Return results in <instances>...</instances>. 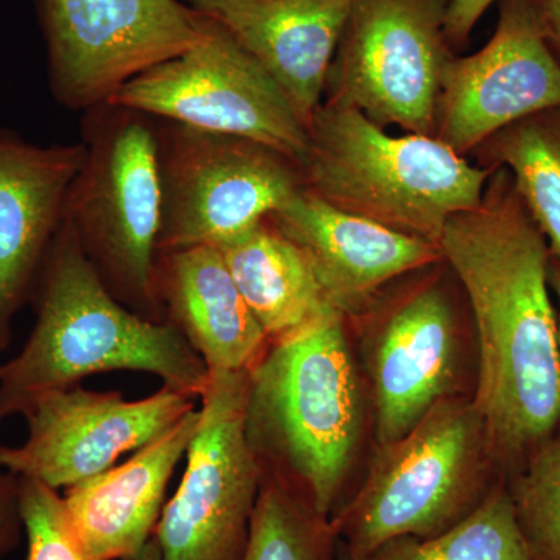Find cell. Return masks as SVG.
I'll list each match as a JSON object with an SVG mask.
<instances>
[{"instance_id":"cell-1","label":"cell","mask_w":560,"mask_h":560,"mask_svg":"<svg viewBox=\"0 0 560 560\" xmlns=\"http://www.w3.org/2000/svg\"><path fill=\"white\" fill-rule=\"evenodd\" d=\"M440 249L474 324L478 368L471 400L497 466L514 471L560 427L550 246L511 173L497 168L480 205L445 224Z\"/></svg>"},{"instance_id":"cell-2","label":"cell","mask_w":560,"mask_h":560,"mask_svg":"<svg viewBox=\"0 0 560 560\" xmlns=\"http://www.w3.org/2000/svg\"><path fill=\"white\" fill-rule=\"evenodd\" d=\"M36 320L16 357L0 366V422L47 390L113 371L156 375L165 388L200 397L210 374L173 324L143 318L105 285L62 219L33 291Z\"/></svg>"},{"instance_id":"cell-3","label":"cell","mask_w":560,"mask_h":560,"mask_svg":"<svg viewBox=\"0 0 560 560\" xmlns=\"http://www.w3.org/2000/svg\"><path fill=\"white\" fill-rule=\"evenodd\" d=\"M349 323L330 312L272 342L248 372L245 433L264 474L330 521L366 429Z\"/></svg>"},{"instance_id":"cell-4","label":"cell","mask_w":560,"mask_h":560,"mask_svg":"<svg viewBox=\"0 0 560 560\" xmlns=\"http://www.w3.org/2000/svg\"><path fill=\"white\" fill-rule=\"evenodd\" d=\"M301 164L320 200L440 246L445 224L477 208L493 172L431 136L389 135L359 109L323 101Z\"/></svg>"},{"instance_id":"cell-5","label":"cell","mask_w":560,"mask_h":560,"mask_svg":"<svg viewBox=\"0 0 560 560\" xmlns=\"http://www.w3.org/2000/svg\"><path fill=\"white\" fill-rule=\"evenodd\" d=\"M499 469L471 397L440 401L400 440L377 445L363 485L330 518L349 560L390 540L429 539L480 506Z\"/></svg>"},{"instance_id":"cell-6","label":"cell","mask_w":560,"mask_h":560,"mask_svg":"<svg viewBox=\"0 0 560 560\" xmlns=\"http://www.w3.org/2000/svg\"><path fill=\"white\" fill-rule=\"evenodd\" d=\"M153 121L117 106L88 110L86 160L65 219L114 298L143 318L165 323L156 289L162 183Z\"/></svg>"},{"instance_id":"cell-7","label":"cell","mask_w":560,"mask_h":560,"mask_svg":"<svg viewBox=\"0 0 560 560\" xmlns=\"http://www.w3.org/2000/svg\"><path fill=\"white\" fill-rule=\"evenodd\" d=\"M467 301L444 260L394 280L360 315L364 385L377 445L400 440L440 401L460 393Z\"/></svg>"},{"instance_id":"cell-8","label":"cell","mask_w":560,"mask_h":560,"mask_svg":"<svg viewBox=\"0 0 560 560\" xmlns=\"http://www.w3.org/2000/svg\"><path fill=\"white\" fill-rule=\"evenodd\" d=\"M158 124L160 254L220 248L305 189L300 165L264 143L173 121Z\"/></svg>"},{"instance_id":"cell-9","label":"cell","mask_w":560,"mask_h":560,"mask_svg":"<svg viewBox=\"0 0 560 560\" xmlns=\"http://www.w3.org/2000/svg\"><path fill=\"white\" fill-rule=\"evenodd\" d=\"M451 0H353L323 101L345 103L382 128L434 138L442 77L455 50Z\"/></svg>"},{"instance_id":"cell-10","label":"cell","mask_w":560,"mask_h":560,"mask_svg":"<svg viewBox=\"0 0 560 560\" xmlns=\"http://www.w3.org/2000/svg\"><path fill=\"white\" fill-rule=\"evenodd\" d=\"M106 105L197 130L256 140L302 164L307 127L267 70L206 18L197 46L127 81Z\"/></svg>"},{"instance_id":"cell-11","label":"cell","mask_w":560,"mask_h":560,"mask_svg":"<svg viewBox=\"0 0 560 560\" xmlns=\"http://www.w3.org/2000/svg\"><path fill=\"white\" fill-rule=\"evenodd\" d=\"M248 372H212L187 467L154 529L162 560H245L264 470L245 433Z\"/></svg>"},{"instance_id":"cell-12","label":"cell","mask_w":560,"mask_h":560,"mask_svg":"<svg viewBox=\"0 0 560 560\" xmlns=\"http://www.w3.org/2000/svg\"><path fill=\"white\" fill-rule=\"evenodd\" d=\"M55 101L106 105L127 81L191 49L206 18L179 0H38Z\"/></svg>"},{"instance_id":"cell-13","label":"cell","mask_w":560,"mask_h":560,"mask_svg":"<svg viewBox=\"0 0 560 560\" xmlns=\"http://www.w3.org/2000/svg\"><path fill=\"white\" fill-rule=\"evenodd\" d=\"M195 408V397L165 386L142 400L79 385L47 390L21 412L27 440L0 445V469L55 490L73 488L156 441Z\"/></svg>"},{"instance_id":"cell-14","label":"cell","mask_w":560,"mask_h":560,"mask_svg":"<svg viewBox=\"0 0 560 560\" xmlns=\"http://www.w3.org/2000/svg\"><path fill=\"white\" fill-rule=\"evenodd\" d=\"M560 106V61L552 54L534 0H500L489 43L453 55L442 77L434 138L460 156L514 121Z\"/></svg>"},{"instance_id":"cell-15","label":"cell","mask_w":560,"mask_h":560,"mask_svg":"<svg viewBox=\"0 0 560 560\" xmlns=\"http://www.w3.org/2000/svg\"><path fill=\"white\" fill-rule=\"evenodd\" d=\"M86 151L83 140L36 145L0 130V353L32 300Z\"/></svg>"},{"instance_id":"cell-16","label":"cell","mask_w":560,"mask_h":560,"mask_svg":"<svg viewBox=\"0 0 560 560\" xmlns=\"http://www.w3.org/2000/svg\"><path fill=\"white\" fill-rule=\"evenodd\" d=\"M268 220L301 249L327 302L348 319L394 280L444 260L440 246L342 212L307 187Z\"/></svg>"},{"instance_id":"cell-17","label":"cell","mask_w":560,"mask_h":560,"mask_svg":"<svg viewBox=\"0 0 560 560\" xmlns=\"http://www.w3.org/2000/svg\"><path fill=\"white\" fill-rule=\"evenodd\" d=\"M353 0H189L267 70L307 127Z\"/></svg>"},{"instance_id":"cell-18","label":"cell","mask_w":560,"mask_h":560,"mask_svg":"<svg viewBox=\"0 0 560 560\" xmlns=\"http://www.w3.org/2000/svg\"><path fill=\"white\" fill-rule=\"evenodd\" d=\"M200 410L119 467L66 489L65 506L77 536L98 560H136L154 536L173 471L186 456Z\"/></svg>"},{"instance_id":"cell-19","label":"cell","mask_w":560,"mask_h":560,"mask_svg":"<svg viewBox=\"0 0 560 560\" xmlns=\"http://www.w3.org/2000/svg\"><path fill=\"white\" fill-rule=\"evenodd\" d=\"M156 289L165 320L212 372L250 371L270 340L215 246L160 254Z\"/></svg>"},{"instance_id":"cell-20","label":"cell","mask_w":560,"mask_h":560,"mask_svg":"<svg viewBox=\"0 0 560 560\" xmlns=\"http://www.w3.org/2000/svg\"><path fill=\"white\" fill-rule=\"evenodd\" d=\"M219 249L270 345L337 312L304 254L270 220Z\"/></svg>"},{"instance_id":"cell-21","label":"cell","mask_w":560,"mask_h":560,"mask_svg":"<svg viewBox=\"0 0 560 560\" xmlns=\"http://www.w3.org/2000/svg\"><path fill=\"white\" fill-rule=\"evenodd\" d=\"M470 156L490 172L504 168L511 173L551 256L560 260V106L508 125Z\"/></svg>"},{"instance_id":"cell-22","label":"cell","mask_w":560,"mask_h":560,"mask_svg":"<svg viewBox=\"0 0 560 560\" xmlns=\"http://www.w3.org/2000/svg\"><path fill=\"white\" fill-rule=\"evenodd\" d=\"M370 560H536L523 537L506 485L497 482L480 506L429 537L390 540Z\"/></svg>"},{"instance_id":"cell-23","label":"cell","mask_w":560,"mask_h":560,"mask_svg":"<svg viewBox=\"0 0 560 560\" xmlns=\"http://www.w3.org/2000/svg\"><path fill=\"white\" fill-rule=\"evenodd\" d=\"M335 541L330 521L315 514L278 478L264 474L245 560H331Z\"/></svg>"},{"instance_id":"cell-24","label":"cell","mask_w":560,"mask_h":560,"mask_svg":"<svg viewBox=\"0 0 560 560\" xmlns=\"http://www.w3.org/2000/svg\"><path fill=\"white\" fill-rule=\"evenodd\" d=\"M536 560H560V429L537 445L506 485Z\"/></svg>"},{"instance_id":"cell-25","label":"cell","mask_w":560,"mask_h":560,"mask_svg":"<svg viewBox=\"0 0 560 560\" xmlns=\"http://www.w3.org/2000/svg\"><path fill=\"white\" fill-rule=\"evenodd\" d=\"M20 508L27 560H98L81 544L58 490L20 477Z\"/></svg>"},{"instance_id":"cell-26","label":"cell","mask_w":560,"mask_h":560,"mask_svg":"<svg viewBox=\"0 0 560 560\" xmlns=\"http://www.w3.org/2000/svg\"><path fill=\"white\" fill-rule=\"evenodd\" d=\"M22 534L20 477L0 471V560L20 545Z\"/></svg>"},{"instance_id":"cell-27","label":"cell","mask_w":560,"mask_h":560,"mask_svg":"<svg viewBox=\"0 0 560 560\" xmlns=\"http://www.w3.org/2000/svg\"><path fill=\"white\" fill-rule=\"evenodd\" d=\"M495 2L497 0H451L445 16V35L453 50L469 43L478 21Z\"/></svg>"},{"instance_id":"cell-28","label":"cell","mask_w":560,"mask_h":560,"mask_svg":"<svg viewBox=\"0 0 560 560\" xmlns=\"http://www.w3.org/2000/svg\"><path fill=\"white\" fill-rule=\"evenodd\" d=\"M548 46L560 61V0H534Z\"/></svg>"},{"instance_id":"cell-29","label":"cell","mask_w":560,"mask_h":560,"mask_svg":"<svg viewBox=\"0 0 560 560\" xmlns=\"http://www.w3.org/2000/svg\"><path fill=\"white\" fill-rule=\"evenodd\" d=\"M550 287L552 293H555L556 300H558V312H556V316H558V345L560 357V260L555 259L552 256L550 260Z\"/></svg>"},{"instance_id":"cell-30","label":"cell","mask_w":560,"mask_h":560,"mask_svg":"<svg viewBox=\"0 0 560 560\" xmlns=\"http://www.w3.org/2000/svg\"><path fill=\"white\" fill-rule=\"evenodd\" d=\"M136 560H162L160 545H158L154 537H151V540Z\"/></svg>"}]
</instances>
